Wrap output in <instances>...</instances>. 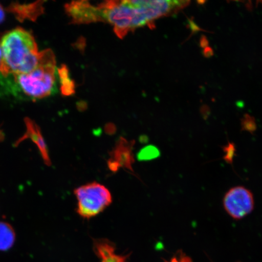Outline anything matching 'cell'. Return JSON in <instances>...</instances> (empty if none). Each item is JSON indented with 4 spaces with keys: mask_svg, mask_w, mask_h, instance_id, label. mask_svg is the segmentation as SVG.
Returning a JSON list of instances; mask_svg holds the SVG:
<instances>
[{
    "mask_svg": "<svg viewBox=\"0 0 262 262\" xmlns=\"http://www.w3.org/2000/svg\"><path fill=\"white\" fill-rule=\"evenodd\" d=\"M56 60L51 49L39 54L37 67L25 74L0 75V91L18 100H36L57 92Z\"/></svg>",
    "mask_w": 262,
    "mask_h": 262,
    "instance_id": "cell-1",
    "label": "cell"
},
{
    "mask_svg": "<svg viewBox=\"0 0 262 262\" xmlns=\"http://www.w3.org/2000/svg\"><path fill=\"white\" fill-rule=\"evenodd\" d=\"M94 248L98 255L104 257L110 256L114 251L112 242L107 239H97L95 241Z\"/></svg>",
    "mask_w": 262,
    "mask_h": 262,
    "instance_id": "cell-12",
    "label": "cell"
},
{
    "mask_svg": "<svg viewBox=\"0 0 262 262\" xmlns=\"http://www.w3.org/2000/svg\"><path fill=\"white\" fill-rule=\"evenodd\" d=\"M74 192L78 201L77 213L84 219H90L99 214L113 202L109 189L96 182L82 185Z\"/></svg>",
    "mask_w": 262,
    "mask_h": 262,
    "instance_id": "cell-4",
    "label": "cell"
},
{
    "mask_svg": "<svg viewBox=\"0 0 262 262\" xmlns=\"http://www.w3.org/2000/svg\"><path fill=\"white\" fill-rule=\"evenodd\" d=\"M15 233L11 225L6 222H0V251L9 250L14 245Z\"/></svg>",
    "mask_w": 262,
    "mask_h": 262,
    "instance_id": "cell-10",
    "label": "cell"
},
{
    "mask_svg": "<svg viewBox=\"0 0 262 262\" xmlns=\"http://www.w3.org/2000/svg\"><path fill=\"white\" fill-rule=\"evenodd\" d=\"M209 43L208 38L205 35H202L200 39V47L204 49L209 47Z\"/></svg>",
    "mask_w": 262,
    "mask_h": 262,
    "instance_id": "cell-17",
    "label": "cell"
},
{
    "mask_svg": "<svg viewBox=\"0 0 262 262\" xmlns=\"http://www.w3.org/2000/svg\"><path fill=\"white\" fill-rule=\"evenodd\" d=\"M201 112L204 119L206 120L211 114V110L208 106L204 104L201 107Z\"/></svg>",
    "mask_w": 262,
    "mask_h": 262,
    "instance_id": "cell-15",
    "label": "cell"
},
{
    "mask_svg": "<svg viewBox=\"0 0 262 262\" xmlns=\"http://www.w3.org/2000/svg\"><path fill=\"white\" fill-rule=\"evenodd\" d=\"M2 57V52L1 47H0V62H1Z\"/></svg>",
    "mask_w": 262,
    "mask_h": 262,
    "instance_id": "cell-19",
    "label": "cell"
},
{
    "mask_svg": "<svg viewBox=\"0 0 262 262\" xmlns=\"http://www.w3.org/2000/svg\"><path fill=\"white\" fill-rule=\"evenodd\" d=\"M57 76L59 77L62 94L64 96H70L75 93V83L70 77V73L67 66L61 65L57 70Z\"/></svg>",
    "mask_w": 262,
    "mask_h": 262,
    "instance_id": "cell-11",
    "label": "cell"
},
{
    "mask_svg": "<svg viewBox=\"0 0 262 262\" xmlns=\"http://www.w3.org/2000/svg\"><path fill=\"white\" fill-rule=\"evenodd\" d=\"M242 129L253 134L257 129V124L254 117L250 114H244V117L241 119Z\"/></svg>",
    "mask_w": 262,
    "mask_h": 262,
    "instance_id": "cell-13",
    "label": "cell"
},
{
    "mask_svg": "<svg viewBox=\"0 0 262 262\" xmlns=\"http://www.w3.org/2000/svg\"><path fill=\"white\" fill-rule=\"evenodd\" d=\"M44 2H37L29 5L12 3L9 6L8 11L12 13L18 21L23 22L26 19L36 21L44 12Z\"/></svg>",
    "mask_w": 262,
    "mask_h": 262,
    "instance_id": "cell-9",
    "label": "cell"
},
{
    "mask_svg": "<svg viewBox=\"0 0 262 262\" xmlns=\"http://www.w3.org/2000/svg\"><path fill=\"white\" fill-rule=\"evenodd\" d=\"M100 21L114 26V30L120 38L136 28L148 26L152 28L147 9L141 1H107L97 6Z\"/></svg>",
    "mask_w": 262,
    "mask_h": 262,
    "instance_id": "cell-3",
    "label": "cell"
},
{
    "mask_svg": "<svg viewBox=\"0 0 262 262\" xmlns=\"http://www.w3.org/2000/svg\"><path fill=\"white\" fill-rule=\"evenodd\" d=\"M203 55L206 58H209L214 55V52L213 49L210 47H208L204 49L202 52Z\"/></svg>",
    "mask_w": 262,
    "mask_h": 262,
    "instance_id": "cell-16",
    "label": "cell"
},
{
    "mask_svg": "<svg viewBox=\"0 0 262 262\" xmlns=\"http://www.w3.org/2000/svg\"><path fill=\"white\" fill-rule=\"evenodd\" d=\"M189 26L190 28L191 29L192 34H194V33L199 31H205L208 32V31H205L204 29H203L199 27L198 25H196L194 21L192 20V19H189Z\"/></svg>",
    "mask_w": 262,
    "mask_h": 262,
    "instance_id": "cell-14",
    "label": "cell"
},
{
    "mask_svg": "<svg viewBox=\"0 0 262 262\" xmlns=\"http://www.w3.org/2000/svg\"><path fill=\"white\" fill-rule=\"evenodd\" d=\"M135 144L134 140L128 141L120 137L110 153L107 165L111 171L117 172L120 168L134 172L133 165L135 162L133 149Z\"/></svg>",
    "mask_w": 262,
    "mask_h": 262,
    "instance_id": "cell-6",
    "label": "cell"
},
{
    "mask_svg": "<svg viewBox=\"0 0 262 262\" xmlns=\"http://www.w3.org/2000/svg\"><path fill=\"white\" fill-rule=\"evenodd\" d=\"M64 8L74 24H88L99 21L97 6L91 5L88 2H73L66 5Z\"/></svg>",
    "mask_w": 262,
    "mask_h": 262,
    "instance_id": "cell-7",
    "label": "cell"
},
{
    "mask_svg": "<svg viewBox=\"0 0 262 262\" xmlns=\"http://www.w3.org/2000/svg\"><path fill=\"white\" fill-rule=\"evenodd\" d=\"M25 122L26 126V133L24 136L16 141L14 146H18L19 143L26 139L31 140L37 146L46 165L50 166L51 160L49 157L47 143L42 137L40 127L34 121L28 117L25 118Z\"/></svg>",
    "mask_w": 262,
    "mask_h": 262,
    "instance_id": "cell-8",
    "label": "cell"
},
{
    "mask_svg": "<svg viewBox=\"0 0 262 262\" xmlns=\"http://www.w3.org/2000/svg\"><path fill=\"white\" fill-rule=\"evenodd\" d=\"M2 57L0 75L25 74L37 67L39 54L37 42L28 31L18 28L9 31L1 39Z\"/></svg>",
    "mask_w": 262,
    "mask_h": 262,
    "instance_id": "cell-2",
    "label": "cell"
},
{
    "mask_svg": "<svg viewBox=\"0 0 262 262\" xmlns=\"http://www.w3.org/2000/svg\"><path fill=\"white\" fill-rule=\"evenodd\" d=\"M5 18V13L1 5H0V24L4 21Z\"/></svg>",
    "mask_w": 262,
    "mask_h": 262,
    "instance_id": "cell-18",
    "label": "cell"
},
{
    "mask_svg": "<svg viewBox=\"0 0 262 262\" xmlns=\"http://www.w3.org/2000/svg\"><path fill=\"white\" fill-rule=\"evenodd\" d=\"M226 211L234 219H242L253 210L254 200L250 190L244 186H235L226 193L224 199Z\"/></svg>",
    "mask_w": 262,
    "mask_h": 262,
    "instance_id": "cell-5",
    "label": "cell"
}]
</instances>
